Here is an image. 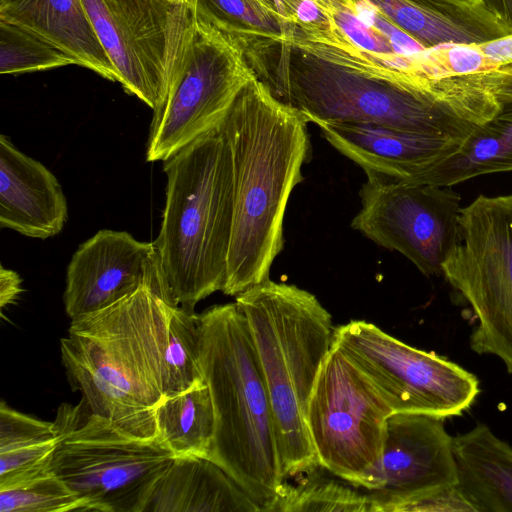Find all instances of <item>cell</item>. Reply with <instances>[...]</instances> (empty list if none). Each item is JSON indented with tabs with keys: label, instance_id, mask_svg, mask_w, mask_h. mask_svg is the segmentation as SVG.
I'll return each instance as SVG.
<instances>
[{
	"label": "cell",
	"instance_id": "1",
	"mask_svg": "<svg viewBox=\"0 0 512 512\" xmlns=\"http://www.w3.org/2000/svg\"><path fill=\"white\" fill-rule=\"evenodd\" d=\"M257 79L308 123L382 125L463 142L482 124L416 88L325 16L246 53Z\"/></svg>",
	"mask_w": 512,
	"mask_h": 512
},
{
	"label": "cell",
	"instance_id": "2",
	"mask_svg": "<svg viewBox=\"0 0 512 512\" xmlns=\"http://www.w3.org/2000/svg\"><path fill=\"white\" fill-rule=\"evenodd\" d=\"M229 147L233 223L223 293L237 296L269 279L284 247L289 197L303 180L307 123L257 77L239 93L219 126Z\"/></svg>",
	"mask_w": 512,
	"mask_h": 512
},
{
	"label": "cell",
	"instance_id": "3",
	"mask_svg": "<svg viewBox=\"0 0 512 512\" xmlns=\"http://www.w3.org/2000/svg\"><path fill=\"white\" fill-rule=\"evenodd\" d=\"M172 307L143 285L104 309L71 319L60 340L73 390L93 413L137 437H158Z\"/></svg>",
	"mask_w": 512,
	"mask_h": 512
},
{
	"label": "cell",
	"instance_id": "4",
	"mask_svg": "<svg viewBox=\"0 0 512 512\" xmlns=\"http://www.w3.org/2000/svg\"><path fill=\"white\" fill-rule=\"evenodd\" d=\"M165 205L156 255L155 293L168 305L194 311L223 291L233 223L229 147L220 128L163 161Z\"/></svg>",
	"mask_w": 512,
	"mask_h": 512
},
{
	"label": "cell",
	"instance_id": "5",
	"mask_svg": "<svg viewBox=\"0 0 512 512\" xmlns=\"http://www.w3.org/2000/svg\"><path fill=\"white\" fill-rule=\"evenodd\" d=\"M199 321L200 363L215 413L209 459L261 512H270L284 480L271 404L247 319L234 302L206 309Z\"/></svg>",
	"mask_w": 512,
	"mask_h": 512
},
{
	"label": "cell",
	"instance_id": "6",
	"mask_svg": "<svg viewBox=\"0 0 512 512\" xmlns=\"http://www.w3.org/2000/svg\"><path fill=\"white\" fill-rule=\"evenodd\" d=\"M268 392L283 480L319 465L306 422L310 396L333 346L330 313L312 293L267 279L235 296Z\"/></svg>",
	"mask_w": 512,
	"mask_h": 512
},
{
	"label": "cell",
	"instance_id": "7",
	"mask_svg": "<svg viewBox=\"0 0 512 512\" xmlns=\"http://www.w3.org/2000/svg\"><path fill=\"white\" fill-rule=\"evenodd\" d=\"M255 77L240 43L186 0L174 33L165 96L153 110L146 160L165 161L218 129Z\"/></svg>",
	"mask_w": 512,
	"mask_h": 512
},
{
	"label": "cell",
	"instance_id": "8",
	"mask_svg": "<svg viewBox=\"0 0 512 512\" xmlns=\"http://www.w3.org/2000/svg\"><path fill=\"white\" fill-rule=\"evenodd\" d=\"M53 423L58 440L51 468L90 512H145L175 458L159 437L134 436L93 413L83 399L62 404Z\"/></svg>",
	"mask_w": 512,
	"mask_h": 512
},
{
	"label": "cell",
	"instance_id": "9",
	"mask_svg": "<svg viewBox=\"0 0 512 512\" xmlns=\"http://www.w3.org/2000/svg\"><path fill=\"white\" fill-rule=\"evenodd\" d=\"M459 232L442 275L477 318L471 349L512 374V194L478 196L461 209Z\"/></svg>",
	"mask_w": 512,
	"mask_h": 512
},
{
	"label": "cell",
	"instance_id": "10",
	"mask_svg": "<svg viewBox=\"0 0 512 512\" xmlns=\"http://www.w3.org/2000/svg\"><path fill=\"white\" fill-rule=\"evenodd\" d=\"M391 409L335 345L327 355L306 412L319 465L372 491L380 485L386 422Z\"/></svg>",
	"mask_w": 512,
	"mask_h": 512
},
{
	"label": "cell",
	"instance_id": "11",
	"mask_svg": "<svg viewBox=\"0 0 512 512\" xmlns=\"http://www.w3.org/2000/svg\"><path fill=\"white\" fill-rule=\"evenodd\" d=\"M333 345L363 373L392 413L459 416L479 393L477 377L466 369L364 320L335 327Z\"/></svg>",
	"mask_w": 512,
	"mask_h": 512
},
{
	"label": "cell",
	"instance_id": "12",
	"mask_svg": "<svg viewBox=\"0 0 512 512\" xmlns=\"http://www.w3.org/2000/svg\"><path fill=\"white\" fill-rule=\"evenodd\" d=\"M366 176L359 193L361 209L351 227L404 255L422 274L442 275L444 262L460 240V194L446 186Z\"/></svg>",
	"mask_w": 512,
	"mask_h": 512
},
{
	"label": "cell",
	"instance_id": "13",
	"mask_svg": "<svg viewBox=\"0 0 512 512\" xmlns=\"http://www.w3.org/2000/svg\"><path fill=\"white\" fill-rule=\"evenodd\" d=\"M126 93L152 110L162 103L178 0H82Z\"/></svg>",
	"mask_w": 512,
	"mask_h": 512
},
{
	"label": "cell",
	"instance_id": "14",
	"mask_svg": "<svg viewBox=\"0 0 512 512\" xmlns=\"http://www.w3.org/2000/svg\"><path fill=\"white\" fill-rule=\"evenodd\" d=\"M458 485L453 437L443 419L392 413L386 422L380 485L369 491L374 512L424 511Z\"/></svg>",
	"mask_w": 512,
	"mask_h": 512
},
{
	"label": "cell",
	"instance_id": "15",
	"mask_svg": "<svg viewBox=\"0 0 512 512\" xmlns=\"http://www.w3.org/2000/svg\"><path fill=\"white\" fill-rule=\"evenodd\" d=\"M143 285L155 291L156 255L153 242L130 233L103 229L80 244L66 272L63 295L71 318L104 309Z\"/></svg>",
	"mask_w": 512,
	"mask_h": 512
},
{
	"label": "cell",
	"instance_id": "16",
	"mask_svg": "<svg viewBox=\"0 0 512 512\" xmlns=\"http://www.w3.org/2000/svg\"><path fill=\"white\" fill-rule=\"evenodd\" d=\"M324 138L366 174L416 184L462 142L429 137L376 124L319 122Z\"/></svg>",
	"mask_w": 512,
	"mask_h": 512
},
{
	"label": "cell",
	"instance_id": "17",
	"mask_svg": "<svg viewBox=\"0 0 512 512\" xmlns=\"http://www.w3.org/2000/svg\"><path fill=\"white\" fill-rule=\"evenodd\" d=\"M68 217L66 197L55 175L41 162L0 136V226L26 237L59 234Z\"/></svg>",
	"mask_w": 512,
	"mask_h": 512
},
{
	"label": "cell",
	"instance_id": "18",
	"mask_svg": "<svg viewBox=\"0 0 512 512\" xmlns=\"http://www.w3.org/2000/svg\"><path fill=\"white\" fill-rule=\"evenodd\" d=\"M423 47L478 44L512 33V24L486 0H361Z\"/></svg>",
	"mask_w": 512,
	"mask_h": 512
},
{
	"label": "cell",
	"instance_id": "19",
	"mask_svg": "<svg viewBox=\"0 0 512 512\" xmlns=\"http://www.w3.org/2000/svg\"><path fill=\"white\" fill-rule=\"evenodd\" d=\"M0 20L35 33L68 53L77 65L118 82L82 0H0Z\"/></svg>",
	"mask_w": 512,
	"mask_h": 512
},
{
	"label": "cell",
	"instance_id": "20",
	"mask_svg": "<svg viewBox=\"0 0 512 512\" xmlns=\"http://www.w3.org/2000/svg\"><path fill=\"white\" fill-rule=\"evenodd\" d=\"M145 512H260V508L211 459L180 456L157 481Z\"/></svg>",
	"mask_w": 512,
	"mask_h": 512
},
{
	"label": "cell",
	"instance_id": "21",
	"mask_svg": "<svg viewBox=\"0 0 512 512\" xmlns=\"http://www.w3.org/2000/svg\"><path fill=\"white\" fill-rule=\"evenodd\" d=\"M458 488L476 512H512V446L485 424L453 437Z\"/></svg>",
	"mask_w": 512,
	"mask_h": 512
},
{
	"label": "cell",
	"instance_id": "22",
	"mask_svg": "<svg viewBox=\"0 0 512 512\" xmlns=\"http://www.w3.org/2000/svg\"><path fill=\"white\" fill-rule=\"evenodd\" d=\"M512 171V100L475 129L458 151L435 164L416 184L450 187L470 178Z\"/></svg>",
	"mask_w": 512,
	"mask_h": 512
},
{
	"label": "cell",
	"instance_id": "23",
	"mask_svg": "<svg viewBox=\"0 0 512 512\" xmlns=\"http://www.w3.org/2000/svg\"><path fill=\"white\" fill-rule=\"evenodd\" d=\"M58 440L53 422L0 405V488L51 468Z\"/></svg>",
	"mask_w": 512,
	"mask_h": 512
},
{
	"label": "cell",
	"instance_id": "24",
	"mask_svg": "<svg viewBox=\"0 0 512 512\" xmlns=\"http://www.w3.org/2000/svg\"><path fill=\"white\" fill-rule=\"evenodd\" d=\"M158 437L175 457L209 458L215 431V413L205 383L165 397L156 410Z\"/></svg>",
	"mask_w": 512,
	"mask_h": 512
},
{
	"label": "cell",
	"instance_id": "25",
	"mask_svg": "<svg viewBox=\"0 0 512 512\" xmlns=\"http://www.w3.org/2000/svg\"><path fill=\"white\" fill-rule=\"evenodd\" d=\"M291 484L284 481L270 512H374L366 489L332 474L321 465L299 474Z\"/></svg>",
	"mask_w": 512,
	"mask_h": 512
},
{
	"label": "cell",
	"instance_id": "26",
	"mask_svg": "<svg viewBox=\"0 0 512 512\" xmlns=\"http://www.w3.org/2000/svg\"><path fill=\"white\" fill-rule=\"evenodd\" d=\"M164 364L165 397L205 383L200 363L199 314L180 306L172 307Z\"/></svg>",
	"mask_w": 512,
	"mask_h": 512
},
{
	"label": "cell",
	"instance_id": "27",
	"mask_svg": "<svg viewBox=\"0 0 512 512\" xmlns=\"http://www.w3.org/2000/svg\"><path fill=\"white\" fill-rule=\"evenodd\" d=\"M196 8L217 27L233 36L245 53L274 42L295 27L285 24L255 0H193Z\"/></svg>",
	"mask_w": 512,
	"mask_h": 512
},
{
	"label": "cell",
	"instance_id": "28",
	"mask_svg": "<svg viewBox=\"0 0 512 512\" xmlns=\"http://www.w3.org/2000/svg\"><path fill=\"white\" fill-rule=\"evenodd\" d=\"M77 62L64 50L18 25L0 20V73L17 75Z\"/></svg>",
	"mask_w": 512,
	"mask_h": 512
},
{
	"label": "cell",
	"instance_id": "29",
	"mask_svg": "<svg viewBox=\"0 0 512 512\" xmlns=\"http://www.w3.org/2000/svg\"><path fill=\"white\" fill-rule=\"evenodd\" d=\"M90 512L79 498L49 468L36 476L0 488V512Z\"/></svg>",
	"mask_w": 512,
	"mask_h": 512
},
{
	"label": "cell",
	"instance_id": "30",
	"mask_svg": "<svg viewBox=\"0 0 512 512\" xmlns=\"http://www.w3.org/2000/svg\"><path fill=\"white\" fill-rule=\"evenodd\" d=\"M22 279L19 274L9 268L0 266V307L3 310L6 306L14 304L21 292Z\"/></svg>",
	"mask_w": 512,
	"mask_h": 512
},
{
	"label": "cell",
	"instance_id": "31",
	"mask_svg": "<svg viewBox=\"0 0 512 512\" xmlns=\"http://www.w3.org/2000/svg\"><path fill=\"white\" fill-rule=\"evenodd\" d=\"M481 51L493 61L505 67H512V33L483 43Z\"/></svg>",
	"mask_w": 512,
	"mask_h": 512
},
{
	"label": "cell",
	"instance_id": "32",
	"mask_svg": "<svg viewBox=\"0 0 512 512\" xmlns=\"http://www.w3.org/2000/svg\"><path fill=\"white\" fill-rule=\"evenodd\" d=\"M305 1L307 0H274L282 20L289 26H297V13Z\"/></svg>",
	"mask_w": 512,
	"mask_h": 512
},
{
	"label": "cell",
	"instance_id": "33",
	"mask_svg": "<svg viewBox=\"0 0 512 512\" xmlns=\"http://www.w3.org/2000/svg\"><path fill=\"white\" fill-rule=\"evenodd\" d=\"M499 97L503 101L512 100V78L506 81L499 91Z\"/></svg>",
	"mask_w": 512,
	"mask_h": 512
},
{
	"label": "cell",
	"instance_id": "34",
	"mask_svg": "<svg viewBox=\"0 0 512 512\" xmlns=\"http://www.w3.org/2000/svg\"><path fill=\"white\" fill-rule=\"evenodd\" d=\"M255 1H257L262 7H264L266 10H268L270 13L274 14L275 16L279 17L282 20L274 0H255Z\"/></svg>",
	"mask_w": 512,
	"mask_h": 512
}]
</instances>
